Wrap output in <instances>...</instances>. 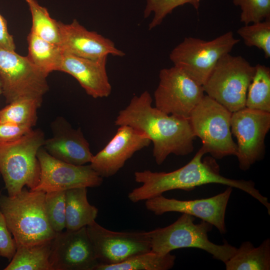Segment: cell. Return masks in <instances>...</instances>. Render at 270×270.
Returning a JSON list of instances; mask_svg holds the SVG:
<instances>
[{"instance_id":"6da1fadb","label":"cell","mask_w":270,"mask_h":270,"mask_svg":"<svg viewBox=\"0 0 270 270\" xmlns=\"http://www.w3.org/2000/svg\"><path fill=\"white\" fill-rule=\"evenodd\" d=\"M148 90L134 96L120 110L114 121L117 126H130L145 134L153 143V156L162 164L170 154L184 156L194 149L195 136L188 118L168 114L152 106Z\"/></svg>"},{"instance_id":"7a4b0ae2","label":"cell","mask_w":270,"mask_h":270,"mask_svg":"<svg viewBox=\"0 0 270 270\" xmlns=\"http://www.w3.org/2000/svg\"><path fill=\"white\" fill-rule=\"evenodd\" d=\"M202 147L185 166L170 172H157L150 170L136 172L134 180L142 184L132 190L128 198L133 202L146 200L174 190H191L202 185L218 184L242 190L258 200L270 214V204L250 180H234L220 174V168L214 158L206 156Z\"/></svg>"},{"instance_id":"3957f363","label":"cell","mask_w":270,"mask_h":270,"mask_svg":"<svg viewBox=\"0 0 270 270\" xmlns=\"http://www.w3.org/2000/svg\"><path fill=\"white\" fill-rule=\"evenodd\" d=\"M45 194L24 188L12 196L0 195V210L17 247L44 244L56 236L46 216Z\"/></svg>"},{"instance_id":"277c9868","label":"cell","mask_w":270,"mask_h":270,"mask_svg":"<svg viewBox=\"0 0 270 270\" xmlns=\"http://www.w3.org/2000/svg\"><path fill=\"white\" fill-rule=\"evenodd\" d=\"M44 140L42 131L36 129L15 140L0 142V174L8 196L18 194L25 186L30 190L36 186L40 173L37 154Z\"/></svg>"},{"instance_id":"5b68a950","label":"cell","mask_w":270,"mask_h":270,"mask_svg":"<svg viewBox=\"0 0 270 270\" xmlns=\"http://www.w3.org/2000/svg\"><path fill=\"white\" fill-rule=\"evenodd\" d=\"M195 217L183 213L170 225L149 231L151 250L166 254L176 249L196 248L204 250L212 257L226 262L235 252L236 248L225 242L217 244L210 242L208 233L212 228L210 223L201 220L194 224Z\"/></svg>"},{"instance_id":"8992f818","label":"cell","mask_w":270,"mask_h":270,"mask_svg":"<svg viewBox=\"0 0 270 270\" xmlns=\"http://www.w3.org/2000/svg\"><path fill=\"white\" fill-rule=\"evenodd\" d=\"M254 72V66L242 56L227 54L218 60L202 86L204 92L230 112H236L246 107Z\"/></svg>"},{"instance_id":"52a82bcc","label":"cell","mask_w":270,"mask_h":270,"mask_svg":"<svg viewBox=\"0 0 270 270\" xmlns=\"http://www.w3.org/2000/svg\"><path fill=\"white\" fill-rule=\"evenodd\" d=\"M232 114L222 105L204 95L189 116L195 136L201 140L206 154L214 158L236 155L237 144L230 130Z\"/></svg>"},{"instance_id":"ba28073f","label":"cell","mask_w":270,"mask_h":270,"mask_svg":"<svg viewBox=\"0 0 270 270\" xmlns=\"http://www.w3.org/2000/svg\"><path fill=\"white\" fill-rule=\"evenodd\" d=\"M240 42L232 31L210 40L186 37L170 54L174 66L203 86L218 60Z\"/></svg>"},{"instance_id":"9c48e42d","label":"cell","mask_w":270,"mask_h":270,"mask_svg":"<svg viewBox=\"0 0 270 270\" xmlns=\"http://www.w3.org/2000/svg\"><path fill=\"white\" fill-rule=\"evenodd\" d=\"M48 76L27 56L0 48V78L8 104L27 98L42 100L49 89Z\"/></svg>"},{"instance_id":"30bf717a","label":"cell","mask_w":270,"mask_h":270,"mask_svg":"<svg viewBox=\"0 0 270 270\" xmlns=\"http://www.w3.org/2000/svg\"><path fill=\"white\" fill-rule=\"evenodd\" d=\"M204 95L202 86L174 66L160 71L159 82L154 96L155 107L159 110L189 118Z\"/></svg>"},{"instance_id":"8fae6325","label":"cell","mask_w":270,"mask_h":270,"mask_svg":"<svg viewBox=\"0 0 270 270\" xmlns=\"http://www.w3.org/2000/svg\"><path fill=\"white\" fill-rule=\"evenodd\" d=\"M270 128V112L246 107L232 112V134L236 138L239 168L248 170L264 156V140Z\"/></svg>"},{"instance_id":"7c38bea8","label":"cell","mask_w":270,"mask_h":270,"mask_svg":"<svg viewBox=\"0 0 270 270\" xmlns=\"http://www.w3.org/2000/svg\"><path fill=\"white\" fill-rule=\"evenodd\" d=\"M86 228L99 264H116L151 250L148 232H114L96 221Z\"/></svg>"},{"instance_id":"4fadbf2b","label":"cell","mask_w":270,"mask_h":270,"mask_svg":"<svg viewBox=\"0 0 270 270\" xmlns=\"http://www.w3.org/2000/svg\"><path fill=\"white\" fill-rule=\"evenodd\" d=\"M40 173L39 182L32 190L45 192L66 191L80 188H96L103 181L88 165H74L58 160L42 146L37 154Z\"/></svg>"},{"instance_id":"5bb4252c","label":"cell","mask_w":270,"mask_h":270,"mask_svg":"<svg viewBox=\"0 0 270 270\" xmlns=\"http://www.w3.org/2000/svg\"><path fill=\"white\" fill-rule=\"evenodd\" d=\"M232 189L228 186L223 192L213 196L192 200L169 198L161 194L146 200L145 206L148 210L156 216L168 212L190 214L210 223L224 234L226 232V212Z\"/></svg>"},{"instance_id":"9a60e30c","label":"cell","mask_w":270,"mask_h":270,"mask_svg":"<svg viewBox=\"0 0 270 270\" xmlns=\"http://www.w3.org/2000/svg\"><path fill=\"white\" fill-rule=\"evenodd\" d=\"M49 260L52 270H94L99 264L86 226L56 232Z\"/></svg>"},{"instance_id":"2e32d148","label":"cell","mask_w":270,"mask_h":270,"mask_svg":"<svg viewBox=\"0 0 270 270\" xmlns=\"http://www.w3.org/2000/svg\"><path fill=\"white\" fill-rule=\"evenodd\" d=\"M116 134L96 155L90 166L102 178L116 174L136 152L148 146L151 140L144 132L130 126H118Z\"/></svg>"},{"instance_id":"e0dca14e","label":"cell","mask_w":270,"mask_h":270,"mask_svg":"<svg viewBox=\"0 0 270 270\" xmlns=\"http://www.w3.org/2000/svg\"><path fill=\"white\" fill-rule=\"evenodd\" d=\"M60 34V47L64 53L92 60L112 55L123 56L110 39L96 32L90 31L74 19L70 24L58 21Z\"/></svg>"},{"instance_id":"ac0fdd59","label":"cell","mask_w":270,"mask_h":270,"mask_svg":"<svg viewBox=\"0 0 270 270\" xmlns=\"http://www.w3.org/2000/svg\"><path fill=\"white\" fill-rule=\"evenodd\" d=\"M52 136L45 139L42 147L52 156L74 165L90 163L93 154L80 128L74 129L64 118L51 124Z\"/></svg>"},{"instance_id":"d6986e66","label":"cell","mask_w":270,"mask_h":270,"mask_svg":"<svg viewBox=\"0 0 270 270\" xmlns=\"http://www.w3.org/2000/svg\"><path fill=\"white\" fill-rule=\"evenodd\" d=\"M107 58L92 60L64 53L58 71L73 76L93 98H106L112 90L106 72Z\"/></svg>"},{"instance_id":"ffe728a7","label":"cell","mask_w":270,"mask_h":270,"mask_svg":"<svg viewBox=\"0 0 270 270\" xmlns=\"http://www.w3.org/2000/svg\"><path fill=\"white\" fill-rule=\"evenodd\" d=\"M66 196V228L76 230L94 222L98 208L91 205L87 198V188L68 190Z\"/></svg>"},{"instance_id":"44dd1931","label":"cell","mask_w":270,"mask_h":270,"mask_svg":"<svg viewBox=\"0 0 270 270\" xmlns=\"http://www.w3.org/2000/svg\"><path fill=\"white\" fill-rule=\"evenodd\" d=\"M224 264L226 270H270V239L256 248L250 242H243Z\"/></svg>"},{"instance_id":"7402d4cb","label":"cell","mask_w":270,"mask_h":270,"mask_svg":"<svg viewBox=\"0 0 270 270\" xmlns=\"http://www.w3.org/2000/svg\"><path fill=\"white\" fill-rule=\"evenodd\" d=\"M30 61L48 74L58 71L64 52L56 44L48 42L30 32L27 36Z\"/></svg>"},{"instance_id":"603a6c76","label":"cell","mask_w":270,"mask_h":270,"mask_svg":"<svg viewBox=\"0 0 270 270\" xmlns=\"http://www.w3.org/2000/svg\"><path fill=\"white\" fill-rule=\"evenodd\" d=\"M176 258L170 253L162 254L150 250L116 264H98L94 270H168L174 266Z\"/></svg>"},{"instance_id":"cb8c5ba5","label":"cell","mask_w":270,"mask_h":270,"mask_svg":"<svg viewBox=\"0 0 270 270\" xmlns=\"http://www.w3.org/2000/svg\"><path fill=\"white\" fill-rule=\"evenodd\" d=\"M51 241L31 246H18L4 270H52L50 263Z\"/></svg>"},{"instance_id":"d4e9b609","label":"cell","mask_w":270,"mask_h":270,"mask_svg":"<svg viewBox=\"0 0 270 270\" xmlns=\"http://www.w3.org/2000/svg\"><path fill=\"white\" fill-rule=\"evenodd\" d=\"M248 86L246 107L270 112V68L260 64Z\"/></svg>"},{"instance_id":"484cf974","label":"cell","mask_w":270,"mask_h":270,"mask_svg":"<svg viewBox=\"0 0 270 270\" xmlns=\"http://www.w3.org/2000/svg\"><path fill=\"white\" fill-rule=\"evenodd\" d=\"M42 100L27 98L8 104L0 110V121L32 128L38 120L37 112Z\"/></svg>"},{"instance_id":"4316f807","label":"cell","mask_w":270,"mask_h":270,"mask_svg":"<svg viewBox=\"0 0 270 270\" xmlns=\"http://www.w3.org/2000/svg\"><path fill=\"white\" fill-rule=\"evenodd\" d=\"M32 18L30 32L60 46V34L58 21L52 18L48 9L36 0H26Z\"/></svg>"},{"instance_id":"83f0119b","label":"cell","mask_w":270,"mask_h":270,"mask_svg":"<svg viewBox=\"0 0 270 270\" xmlns=\"http://www.w3.org/2000/svg\"><path fill=\"white\" fill-rule=\"evenodd\" d=\"M237 32L248 47L262 50L266 58H270V19L244 24Z\"/></svg>"},{"instance_id":"f1b7e54d","label":"cell","mask_w":270,"mask_h":270,"mask_svg":"<svg viewBox=\"0 0 270 270\" xmlns=\"http://www.w3.org/2000/svg\"><path fill=\"white\" fill-rule=\"evenodd\" d=\"M202 0H146V4L144 10V18H148L151 13L153 18L148 25L151 30L162 24L164 18L178 6L185 4L192 5L198 10Z\"/></svg>"},{"instance_id":"f546056e","label":"cell","mask_w":270,"mask_h":270,"mask_svg":"<svg viewBox=\"0 0 270 270\" xmlns=\"http://www.w3.org/2000/svg\"><path fill=\"white\" fill-rule=\"evenodd\" d=\"M66 191L46 192L45 208L48 222L56 232L66 228Z\"/></svg>"},{"instance_id":"4dcf8cb0","label":"cell","mask_w":270,"mask_h":270,"mask_svg":"<svg viewBox=\"0 0 270 270\" xmlns=\"http://www.w3.org/2000/svg\"><path fill=\"white\" fill-rule=\"evenodd\" d=\"M241 13L240 21L244 24L270 19V0H233Z\"/></svg>"},{"instance_id":"1f68e13d","label":"cell","mask_w":270,"mask_h":270,"mask_svg":"<svg viewBox=\"0 0 270 270\" xmlns=\"http://www.w3.org/2000/svg\"><path fill=\"white\" fill-rule=\"evenodd\" d=\"M16 248V242L12 237L5 218L0 210V256L10 261Z\"/></svg>"},{"instance_id":"d6a6232c","label":"cell","mask_w":270,"mask_h":270,"mask_svg":"<svg viewBox=\"0 0 270 270\" xmlns=\"http://www.w3.org/2000/svg\"><path fill=\"white\" fill-rule=\"evenodd\" d=\"M32 128L14 124L0 121V142H8L18 140Z\"/></svg>"},{"instance_id":"836d02e7","label":"cell","mask_w":270,"mask_h":270,"mask_svg":"<svg viewBox=\"0 0 270 270\" xmlns=\"http://www.w3.org/2000/svg\"><path fill=\"white\" fill-rule=\"evenodd\" d=\"M0 48L15 51L16 44L13 36L8 32L7 21L0 14Z\"/></svg>"},{"instance_id":"e575fe53","label":"cell","mask_w":270,"mask_h":270,"mask_svg":"<svg viewBox=\"0 0 270 270\" xmlns=\"http://www.w3.org/2000/svg\"><path fill=\"white\" fill-rule=\"evenodd\" d=\"M3 90H2V82L0 78V95L2 94Z\"/></svg>"},{"instance_id":"d590c367","label":"cell","mask_w":270,"mask_h":270,"mask_svg":"<svg viewBox=\"0 0 270 270\" xmlns=\"http://www.w3.org/2000/svg\"></svg>"}]
</instances>
